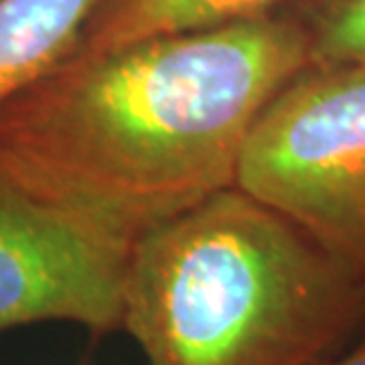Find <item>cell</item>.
I'll list each match as a JSON object with an SVG mask.
<instances>
[{
	"label": "cell",
	"mask_w": 365,
	"mask_h": 365,
	"mask_svg": "<svg viewBox=\"0 0 365 365\" xmlns=\"http://www.w3.org/2000/svg\"><path fill=\"white\" fill-rule=\"evenodd\" d=\"M102 0H0V107L74 55Z\"/></svg>",
	"instance_id": "5"
},
{
	"label": "cell",
	"mask_w": 365,
	"mask_h": 365,
	"mask_svg": "<svg viewBox=\"0 0 365 365\" xmlns=\"http://www.w3.org/2000/svg\"><path fill=\"white\" fill-rule=\"evenodd\" d=\"M325 365H365V327L354 346H349L344 354H339L334 361H327Z\"/></svg>",
	"instance_id": "8"
},
{
	"label": "cell",
	"mask_w": 365,
	"mask_h": 365,
	"mask_svg": "<svg viewBox=\"0 0 365 365\" xmlns=\"http://www.w3.org/2000/svg\"><path fill=\"white\" fill-rule=\"evenodd\" d=\"M133 245L0 171V334L34 323L121 327Z\"/></svg>",
	"instance_id": "4"
},
{
	"label": "cell",
	"mask_w": 365,
	"mask_h": 365,
	"mask_svg": "<svg viewBox=\"0 0 365 365\" xmlns=\"http://www.w3.org/2000/svg\"><path fill=\"white\" fill-rule=\"evenodd\" d=\"M235 185L365 277V64H309L250 130Z\"/></svg>",
	"instance_id": "3"
},
{
	"label": "cell",
	"mask_w": 365,
	"mask_h": 365,
	"mask_svg": "<svg viewBox=\"0 0 365 365\" xmlns=\"http://www.w3.org/2000/svg\"><path fill=\"white\" fill-rule=\"evenodd\" d=\"M313 64L261 17L71 55L0 107V171L130 240L235 185L259 114Z\"/></svg>",
	"instance_id": "1"
},
{
	"label": "cell",
	"mask_w": 365,
	"mask_h": 365,
	"mask_svg": "<svg viewBox=\"0 0 365 365\" xmlns=\"http://www.w3.org/2000/svg\"><path fill=\"white\" fill-rule=\"evenodd\" d=\"M299 24L316 64H365V0H313Z\"/></svg>",
	"instance_id": "7"
},
{
	"label": "cell",
	"mask_w": 365,
	"mask_h": 365,
	"mask_svg": "<svg viewBox=\"0 0 365 365\" xmlns=\"http://www.w3.org/2000/svg\"><path fill=\"white\" fill-rule=\"evenodd\" d=\"M121 327L145 365H323L365 327V277L237 185L135 240Z\"/></svg>",
	"instance_id": "2"
},
{
	"label": "cell",
	"mask_w": 365,
	"mask_h": 365,
	"mask_svg": "<svg viewBox=\"0 0 365 365\" xmlns=\"http://www.w3.org/2000/svg\"><path fill=\"white\" fill-rule=\"evenodd\" d=\"M277 0H102L74 55H95L128 43L200 31L268 14Z\"/></svg>",
	"instance_id": "6"
}]
</instances>
